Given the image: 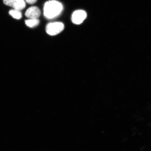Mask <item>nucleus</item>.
I'll return each instance as SVG.
<instances>
[{"label": "nucleus", "instance_id": "nucleus-5", "mask_svg": "<svg viewBox=\"0 0 151 151\" xmlns=\"http://www.w3.org/2000/svg\"><path fill=\"white\" fill-rule=\"evenodd\" d=\"M41 14V11L38 7L32 6L26 11L25 15L29 19H38L40 17Z\"/></svg>", "mask_w": 151, "mask_h": 151}, {"label": "nucleus", "instance_id": "nucleus-6", "mask_svg": "<svg viewBox=\"0 0 151 151\" xmlns=\"http://www.w3.org/2000/svg\"><path fill=\"white\" fill-rule=\"evenodd\" d=\"M40 21L38 19H29L25 21L26 25L30 28L36 27L39 25Z\"/></svg>", "mask_w": 151, "mask_h": 151}, {"label": "nucleus", "instance_id": "nucleus-2", "mask_svg": "<svg viewBox=\"0 0 151 151\" xmlns=\"http://www.w3.org/2000/svg\"><path fill=\"white\" fill-rule=\"evenodd\" d=\"M64 28L65 26L62 22H54L47 24L46 30L48 35L54 36L61 32Z\"/></svg>", "mask_w": 151, "mask_h": 151}, {"label": "nucleus", "instance_id": "nucleus-7", "mask_svg": "<svg viewBox=\"0 0 151 151\" xmlns=\"http://www.w3.org/2000/svg\"><path fill=\"white\" fill-rule=\"evenodd\" d=\"M9 13L13 18L17 19H20L22 18V13L20 10L14 9H11L9 11Z\"/></svg>", "mask_w": 151, "mask_h": 151}, {"label": "nucleus", "instance_id": "nucleus-4", "mask_svg": "<svg viewBox=\"0 0 151 151\" xmlns=\"http://www.w3.org/2000/svg\"><path fill=\"white\" fill-rule=\"evenodd\" d=\"M87 17L86 13L84 10L76 11L73 13L71 20L73 23L79 24L82 23Z\"/></svg>", "mask_w": 151, "mask_h": 151}, {"label": "nucleus", "instance_id": "nucleus-8", "mask_svg": "<svg viewBox=\"0 0 151 151\" xmlns=\"http://www.w3.org/2000/svg\"><path fill=\"white\" fill-rule=\"evenodd\" d=\"M37 0H25L26 3L30 4H32L36 2Z\"/></svg>", "mask_w": 151, "mask_h": 151}, {"label": "nucleus", "instance_id": "nucleus-1", "mask_svg": "<svg viewBox=\"0 0 151 151\" xmlns=\"http://www.w3.org/2000/svg\"><path fill=\"white\" fill-rule=\"evenodd\" d=\"M63 9V5L60 2L54 0L49 1L45 4L43 14L47 19H53L61 14Z\"/></svg>", "mask_w": 151, "mask_h": 151}, {"label": "nucleus", "instance_id": "nucleus-3", "mask_svg": "<svg viewBox=\"0 0 151 151\" xmlns=\"http://www.w3.org/2000/svg\"><path fill=\"white\" fill-rule=\"evenodd\" d=\"M3 1L5 5L19 10H22L26 7L24 0H3Z\"/></svg>", "mask_w": 151, "mask_h": 151}]
</instances>
